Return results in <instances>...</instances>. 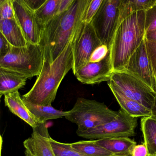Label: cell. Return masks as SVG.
I'll list each match as a JSON object with an SVG mask.
<instances>
[{
    "label": "cell",
    "mask_w": 156,
    "mask_h": 156,
    "mask_svg": "<svg viewBox=\"0 0 156 156\" xmlns=\"http://www.w3.org/2000/svg\"><path fill=\"white\" fill-rule=\"evenodd\" d=\"M44 61L40 45L28 42L24 47L13 46L6 55L0 58V68L13 70L29 79L39 76Z\"/></svg>",
    "instance_id": "4"
},
{
    "label": "cell",
    "mask_w": 156,
    "mask_h": 156,
    "mask_svg": "<svg viewBox=\"0 0 156 156\" xmlns=\"http://www.w3.org/2000/svg\"><path fill=\"white\" fill-rule=\"evenodd\" d=\"M48 0H28L27 3L35 11L41 7Z\"/></svg>",
    "instance_id": "32"
},
{
    "label": "cell",
    "mask_w": 156,
    "mask_h": 156,
    "mask_svg": "<svg viewBox=\"0 0 156 156\" xmlns=\"http://www.w3.org/2000/svg\"><path fill=\"white\" fill-rule=\"evenodd\" d=\"M74 1L75 0H62L58 14L60 13L67 10L72 4Z\"/></svg>",
    "instance_id": "33"
},
{
    "label": "cell",
    "mask_w": 156,
    "mask_h": 156,
    "mask_svg": "<svg viewBox=\"0 0 156 156\" xmlns=\"http://www.w3.org/2000/svg\"><path fill=\"white\" fill-rule=\"evenodd\" d=\"M27 79L17 72L0 68V97L18 91L25 85Z\"/></svg>",
    "instance_id": "17"
},
{
    "label": "cell",
    "mask_w": 156,
    "mask_h": 156,
    "mask_svg": "<svg viewBox=\"0 0 156 156\" xmlns=\"http://www.w3.org/2000/svg\"><path fill=\"white\" fill-rule=\"evenodd\" d=\"M145 38L147 41L156 42V30L146 33Z\"/></svg>",
    "instance_id": "34"
},
{
    "label": "cell",
    "mask_w": 156,
    "mask_h": 156,
    "mask_svg": "<svg viewBox=\"0 0 156 156\" xmlns=\"http://www.w3.org/2000/svg\"><path fill=\"white\" fill-rule=\"evenodd\" d=\"M0 33L13 46L24 47L27 45L28 42L16 18L0 20Z\"/></svg>",
    "instance_id": "16"
},
{
    "label": "cell",
    "mask_w": 156,
    "mask_h": 156,
    "mask_svg": "<svg viewBox=\"0 0 156 156\" xmlns=\"http://www.w3.org/2000/svg\"><path fill=\"white\" fill-rule=\"evenodd\" d=\"M121 2V0H103L91 23L103 44L110 50L120 24Z\"/></svg>",
    "instance_id": "7"
},
{
    "label": "cell",
    "mask_w": 156,
    "mask_h": 156,
    "mask_svg": "<svg viewBox=\"0 0 156 156\" xmlns=\"http://www.w3.org/2000/svg\"><path fill=\"white\" fill-rule=\"evenodd\" d=\"M147 43L148 49H149V54H150L154 67L155 69L156 65V42H150V41H148L147 40Z\"/></svg>",
    "instance_id": "31"
},
{
    "label": "cell",
    "mask_w": 156,
    "mask_h": 156,
    "mask_svg": "<svg viewBox=\"0 0 156 156\" xmlns=\"http://www.w3.org/2000/svg\"><path fill=\"white\" fill-rule=\"evenodd\" d=\"M113 72L110 51L103 59L98 62H88L74 75L83 84H95L109 81Z\"/></svg>",
    "instance_id": "12"
},
{
    "label": "cell",
    "mask_w": 156,
    "mask_h": 156,
    "mask_svg": "<svg viewBox=\"0 0 156 156\" xmlns=\"http://www.w3.org/2000/svg\"><path fill=\"white\" fill-rule=\"evenodd\" d=\"M102 44L91 23H85L72 41L73 74L89 62L93 51Z\"/></svg>",
    "instance_id": "10"
},
{
    "label": "cell",
    "mask_w": 156,
    "mask_h": 156,
    "mask_svg": "<svg viewBox=\"0 0 156 156\" xmlns=\"http://www.w3.org/2000/svg\"><path fill=\"white\" fill-rule=\"evenodd\" d=\"M156 30V4L146 11V33Z\"/></svg>",
    "instance_id": "26"
},
{
    "label": "cell",
    "mask_w": 156,
    "mask_h": 156,
    "mask_svg": "<svg viewBox=\"0 0 156 156\" xmlns=\"http://www.w3.org/2000/svg\"></svg>",
    "instance_id": "38"
},
{
    "label": "cell",
    "mask_w": 156,
    "mask_h": 156,
    "mask_svg": "<svg viewBox=\"0 0 156 156\" xmlns=\"http://www.w3.org/2000/svg\"><path fill=\"white\" fill-rule=\"evenodd\" d=\"M103 0H92L88 11L85 14L83 19V22L85 23H91L93 16L100 8Z\"/></svg>",
    "instance_id": "27"
},
{
    "label": "cell",
    "mask_w": 156,
    "mask_h": 156,
    "mask_svg": "<svg viewBox=\"0 0 156 156\" xmlns=\"http://www.w3.org/2000/svg\"><path fill=\"white\" fill-rule=\"evenodd\" d=\"M16 17L21 26L27 41L39 44L44 26L35 12L24 0H12Z\"/></svg>",
    "instance_id": "11"
},
{
    "label": "cell",
    "mask_w": 156,
    "mask_h": 156,
    "mask_svg": "<svg viewBox=\"0 0 156 156\" xmlns=\"http://www.w3.org/2000/svg\"><path fill=\"white\" fill-rule=\"evenodd\" d=\"M16 18L12 0H0V20Z\"/></svg>",
    "instance_id": "25"
},
{
    "label": "cell",
    "mask_w": 156,
    "mask_h": 156,
    "mask_svg": "<svg viewBox=\"0 0 156 156\" xmlns=\"http://www.w3.org/2000/svg\"><path fill=\"white\" fill-rule=\"evenodd\" d=\"M29 111L40 122H46L47 121L66 117L67 111H60L54 108L52 105H40L30 103L24 101Z\"/></svg>",
    "instance_id": "20"
},
{
    "label": "cell",
    "mask_w": 156,
    "mask_h": 156,
    "mask_svg": "<svg viewBox=\"0 0 156 156\" xmlns=\"http://www.w3.org/2000/svg\"><path fill=\"white\" fill-rule=\"evenodd\" d=\"M46 122L33 128L31 136L24 141L25 156H56L49 141Z\"/></svg>",
    "instance_id": "13"
},
{
    "label": "cell",
    "mask_w": 156,
    "mask_h": 156,
    "mask_svg": "<svg viewBox=\"0 0 156 156\" xmlns=\"http://www.w3.org/2000/svg\"><path fill=\"white\" fill-rule=\"evenodd\" d=\"M62 0H48L42 6L35 11L43 26L58 14Z\"/></svg>",
    "instance_id": "23"
},
{
    "label": "cell",
    "mask_w": 156,
    "mask_h": 156,
    "mask_svg": "<svg viewBox=\"0 0 156 156\" xmlns=\"http://www.w3.org/2000/svg\"><path fill=\"white\" fill-rule=\"evenodd\" d=\"M49 141L56 156H86L72 148L71 144L60 143L51 137Z\"/></svg>",
    "instance_id": "24"
},
{
    "label": "cell",
    "mask_w": 156,
    "mask_h": 156,
    "mask_svg": "<svg viewBox=\"0 0 156 156\" xmlns=\"http://www.w3.org/2000/svg\"><path fill=\"white\" fill-rule=\"evenodd\" d=\"M110 51L109 48L104 44L101 45L96 48L90 58V62H98L103 59Z\"/></svg>",
    "instance_id": "28"
},
{
    "label": "cell",
    "mask_w": 156,
    "mask_h": 156,
    "mask_svg": "<svg viewBox=\"0 0 156 156\" xmlns=\"http://www.w3.org/2000/svg\"><path fill=\"white\" fill-rule=\"evenodd\" d=\"M137 125V118L131 116L121 108L113 120L85 131H77V134L90 140L133 137L135 136Z\"/></svg>",
    "instance_id": "6"
},
{
    "label": "cell",
    "mask_w": 156,
    "mask_h": 156,
    "mask_svg": "<svg viewBox=\"0 0 156 156\" xmlns=\"http://www.w3.org/2000/svg\"><path fill=\"white\" fill-rule=\"evenodd\" d=\"M12 46L5 37L0 34V58L6 55L10 52Z\"/></svg>",
    "instance_id": "29"
},
{
    "label": "cell",
    "mask_w": 156,
    "mask_h": 156,
    "mask_svg": "<svg viewBox=\"0 0 156 156\" xmlns=\"http://www.w3.org/2000/svg\"><path fill=\"white\" fill-rule=\"evenodd\" d=\"M73 64L71 41L54 62L44 63L41 73L31 90L23 95V100L38 105H51L60 83L72 69Z\"/></svg>",
    "instance_id": "2"
},
{
    "label": "cell",
    "mask_w": 156,
    "mask_h": 156,
    "mask_svg": "<svg viewBox=\"0 0 156 156\" xmlns=\"http://www.w3.org/2000/svg\"><path fill=\"white\" fill-rule=\"evenodd\" d=\"M151 111H152V112L151 116L156 118V94L154 102V105H153Z\"/></svg>",
    "instance_id": "35"
},
{
    "label": "cell",
    "mask_w": 156,
    "mask_h": 156,
    "mask_svg": "<svg viewBox=\"0 0 156 156\" xmlns=\"http://www.w3.org/2000/svg\"><path fill=\"white\" fill-rule=\"evenodd\" d=\"M76 151L86 156H114L112 153L96 143V140L82 141L71 144Z\"/></svg>",
    "instance_id": "22"
},
{
    "label": "cell",
    "mask_w": 156,
    "mask_h": 156,
    "mask_svg": "<svg viewBox=\"0 0 156 156\" xmlns=\"http://www.w3.org/2000/svg\"><path fill=\"white\" fill-rule=\"evenodd\" d=\"M24 1H25V2H27V1H28V0H24Z\"/></svg>",
    "instance_id": "36"
},
{
    "label": "cell",
    "mask_w": 156,
    "mask_h": 156,
    "mask_svg": "<svg viewBox=\"0 0 156 156\" xmlns=\"http://www.w3.org/2000/svg\"><path fill=\"white\" fill-rule=\"evenodd\" d=\"M123 71L138 78L156 93L155 69L149 54L145 37L129 58Z\"/></svg>",
    "instance_id": "9"
},
{
    "label": "cell",
    "mask_w": 156,
    "mask_h": 156,
    "mask_svg": "<svg viewBox=\"0 0 156 156\" xmlns=\"http://www.w3.org/2000/svg\"><path fill=\"white\" fill-rule=\"evenodd\" d=\"M146 11L136 12L123 20L110 49L113 72L124 69L129 58L145 37Z\"/></svg>",
    "instance_id": "3"
},
{
    "label": "cell",
    "mask_w": 156,
    "mask_h": 156,
    "mask_svg": "<svg viewBox=\"0 0 156 156\" xmlns=\"http://www.w3.org/2000/svg\"><path fill=\"white\" fill-rule=\"evenodd\" d=\"M155 72H156V67H155Z\"/></svg>",
    "instance_id": "37"
},
{
    "label": "cell",
    "mask_w": 156,
    "mask_h": 156,
    "mask_svg": "<svg viewBox=\"0 0 156 156\" xmlns=\"http://www.w3.org/2000/svg\"><path fill=\"white\" fill-rule=\"evenodd\" d=\"M96 142L114 155L119 156H131L132 150L137 145L134 139L130 137L100 139Z\"/></svg>",
    "instance_id": "18"
},
{
    "label": "cell",
    "mask_w": 156,
    "mask_h": 156,
    "mask_svg": "<svg viewBox=\"0 0 156 156\" xmlns=\"http://www.w3.org/2000/svg\"><path fill=\"white\" fill-rule=\"evenodd\" d=\"M131 156H148L147 147L144 143L136 145L131 153Z\"/></svg>",
    "instance_id": "30"
},
{
    "label": "cell",
    "mask_w": 156,
    "mask_h": 156,
    "mask_svg": "<svg viewBox=\"0 0 156 156\" xmlns=\"http://www.w3.org/2000/svg\"><path fill=\"white\" fill-rule=\"evenodd\" d=\"M141 127L148 151V156L156 155V118L152 116L143 117L141 121Z\"/></svg>",
    "instance_id": "19"
},
{
    "label": "cell",
    "mask_w": 156,
    "mask_h": 156,
    "mask_svg": "<svg viewBox=\"0 0 156 156\" xmlns=\"http://www.w3.org/2000/svg\"><path fill=\"white\" fill-rule=\"evenodd\" d=\"M109 81L128 98L152 110L156 93L138 78L125 71H114Z\"/></svg>",
    "instance_id": "8"
},
{
    "label": "cell",
    "mask_w": 156,
    "mask_h": 156,
    "mask_svg": "<svg viewBox=\"0 0 156 156\" xmlns=\"http://www.w3.org/2000/svg\"><path fill=\"white\" fill-rule=\"evenodd\" d=\"M108 85L114 95L121 108L134 117H143L151 116L152 111L140 103L128 98L111 82Z\"/></svg>",
    "instance_id": "15"
},
{
    "label": "cell",
    "mask_w": 156,
    "mask_h": 156,
    "mask_svg": "<svg viewBox=\"0 0 156 156\" xmlns=\"http://www.w3.org/2000/svg\"><path fill=\"white\" fill-rule=\"evenodd\" d=\"M155 156H156V155H155Z\"/></svg>",
    "instance_id": "39"
},
{
    "label": "cell",
    "mask_w": 156,
    "mask_h": 156,
    "mask_svg": "<svg viewBox=\"0 0 156 156\" xmlns=\"http://www.w3.org/2000/svg\"><path fill=\"white\" fill-rule=\"evenodd\" d=\"M118 114V112L111 110L103 103L80 97L67 111L65 118L77 125V131H83L106 123Z\"/></svg>",
    "instance_id": "5"
},
{
    "label": "cell",
    "mask_w": 156,
    "mask_h": 156,
    "mask_svg": "<svg viewBox=\"0 0 156 156\" xmlns=\"http://www.w3.org/2000/svg\"><path fill=\"white\" fill-rule=\"evenodd\" d=\"M5 104L12 113L28 124L32 128L41 123L32 113L20 96L18 91L4 95Z\"/></svg>",
    "instance_id": "14"
},
{
    "label": "cell",
    "mask_w": 156,
    "mask_h": 156,
    "mask_svg": "<svg viewBox=\"0 0 156 156\" xmlns=\"http://www.w3.org/2000/svg\"><path fill=\"white\" fill-rule=\"evenodd\" d=\"M156 4V0H121L119 23L134 13L146 11Z\"/></svg>",
    "instance_id": "21"
},
{
    "label": "cell",
    "mask_w": 156,
    "mask_h": 156,
    "mask_svg": "<svg viewBox=\"0 0 156 156\" xmlns=\"http://www.w3.org/2000/svg\"><path fill=\"white\" fill-rule=\"evenodd\" d=\"M92 0H75L67 10L56 15L43 27L39 44L44 63H53L85 25L84 16Z\"/></svg>",
    "instance_id": "1"
}]
</instances>
